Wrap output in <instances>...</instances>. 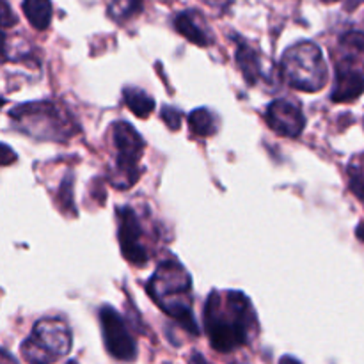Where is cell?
Returning <instances> with one entry per match:
<instances>
[{
    "label": "cell",
    "instance_id": "obj_1",
    "mask_svg": "<svg viewBox=\"0 0 364 364\" xmlns=\"http://www.w3.org/2000/svg\"><path fill=\"white\" fill-rule=\"evenodd\" d=\"M203 323L210 345L217 352H233L245 347L258 333V316L242 291H212L206 299Z\"/></svg>",
    "mask_w": 364,
    "mask_h": 364
},
{
    "label": "cell",
    "instance_id": "obj_2",
    "mask_svg": "<svg viewBox=\"0 0 364 364\" xmlns=\"http://www.w3.org/2000/svg\"><path fill=\"white\" fill-rule=\"evenodd\" d=\"M146 290H148L153 302L166 315L178 320L191 333H199L194 313H192L191 276H188L183 265H180L174 259H167V262L160 263V267L149 279Z\"/></svg>",
    "mask_w": 364,
    "mask_h": 364
},
{
    "label": "cell",
    "instance_id": "obj_3",
    "mask_svg": "<svg viewBox=\"0 0 364 364\" xmlns=\"http://www.w3.org/2000/svg\"><path fill=\"white\" fill-rule=\"evenodd\" d=\"M281 71L288 85L302 92L322 91L329 78L326 57L313 41H301L290 46L281 60Z\"/></svg>",
    "mask_w": 364,
    "mask_h": 364
},
{
    "label": "cell",
    "instance_id": "obj_4",
    "mask_svg": "<svg viewBox=\"0 0 364 364\" xmlns=\"http://www.w3.org/2000/svg\"><path fill=\"white\" fill-rule=\"evenodd\" d=\"M11 117L21 132L45 141H64L77 132L71 117L50 102L25 103L11 110Z\"/></svg>",
    "mask_w": 364,
    "mask_h": 364
},
{
    "label": "cell",
    "instance_id": "obj_5",
    "mask_svg": "<svg viewBox=\"0 0 364 364\" xmlns=\"http://www.w3.org/2000/svg\"><path fill=\"white\" fill-rule=\"evenodd\" d=\"M71 347L73 336L68 323L59 318H43L21 343L20 352L28 364H53L66 358Z\"/></svg>",
    "mask_w": 364,
    "mask_h": 364
},
{
    "label": "cell",
    "instance_id": "obj_6",
    "mask_svg": "<svg viewBox=\"0 0 364 364\" xmlns=\"http://www.w3.org/2000/svg\"><path fill=\"white\" fill-rule=\"evenodd\" d=\"M114 146L117 151L116 173L121 176L117 187L128 188L141 176L139 162H141L142 151H144V141L130 123L117 121L114 124Z\"/></svg>",
    "mask_w": 364,
    "mask_h": 364
},
{
    "label": "cell",
    "instance_id": "obj_7",
    "mask_svg": "<svg viewBox=\"0 0 364 364\" xmlns=\"http://www.w3.org/2000/svg\"><path fill=\"white\" fill-rule=\"evenodd\" d=\"M100 326H102L103 343L107 352L117 361H134L137 358V345L128 331L123 316L110 306L100 309Z\"/></svg>",
    "mask_w": 364,
    "mask_h": 364
},
{
    "label": "cell",
    "instance_id": "obj_8",
    "mask_svg": "<svg viewBox=\"0 0 364 364\" xmlns=\"http://www.w3.org/2000/svg\"><path fill=\"white\" fill-rule=\"evenodd\" d=\"M117 223H119V226H117V237H119L123 258L135 267L146 265L149 256L144 247V242H142L144 233H142L139 217L135 215L134 210L123 206V208L117 210Z\"/></svg>",
    "mask_w": 364,
    "mask_h": 364
},
{
    "label": "cell",
    "instance_id": "obj_9",
    "mask_svg": "<svg viewBox=\"0 0 364 364\" xmlns=\"http://www.w3.org/2000/svg\"><path fill=\"white\" fill-rule=\"evenodd\" d=\"M265 117L269 127L284 137H299L306 127V117L301 107L290 100H274L267 109Z\"/></svg>",
    "mask_w": 364,
    "mask_h": 364
},
{
    "label": "cell",
    "instance_id": "obj_10",
    "mask_svg": "<svg viewBox=\"0 0 364 364\" xmlns=\"http://www.w3.org/2000/svg\"><path fill=\"white\" fill-rule=\"evenodd\" d=\"M364 92V73L359 68L348 64H338L331 100L336 103H347L358 100Z\"/></svg>",
    "mask_w": 364,
    "mask_h": 364
},
{
    "label": "cell",
    "instance_id": "obj_11",
    "mask_svg": "<svg viewBox=\"0 0 364 364\" xmlns=\"http://www.w3.org/2000/svg\"><path fill=\"white\" fill-rule=\"evenodd\" d=\"M174 28L198 46H208L213 41V36L206 25L205 18L198 11H183L174 18Z\"/></svg>",
    "mask_w": 364,
    "mask_h": 364
},
{
    "label": "cell",
    "instance_id": "obj_12",
    "mask_svg": "<svg viewBox=\"0 0 364 364\" xmlns=\"http://www.w3.org/2000/svg\"><path fill=\"white\" fill-rule=\"evenodd\" d=\"M235 59H237L238 68H240L242 75H244L245 82L249 85H255L262 78L263 71L262 64H259V57L256 53V50L251 48L247 43L237 39V53H235Z\"/></svg>",
    "mask_w": 364,
    "mask_h": 364
},
{
    "label": "cell",
    "instance_id": "obj_13",
    "mask_svg": "<svg viewBox=\"0 0 364 364\" xmlns=\"http://www.w3.org/2000/svg\"><path fill=\"white\" fill-rule=\"evenodd\" d=\"M341 64L359 68L364 66V34L358 31H350L341 36Z\"/></svg>",
    "mask_w": 364,
    "mask_h": 364
},
{
    "label": "cell",
    "instance_id": "obj_14",
    "mask_svg": "<svg viewBox=\"0 0 364 364\" xmlns=\"http://www.w3.org/2000/svg\"><path fill=\"white\" fill-rule=\"evenodd\" d=\"M25 18L36 31H45L52 21V2L50 0H23L21 2Z\"/></svg>",
    "mask_w": 364,
    "mask_h": 364
},
{
    "label": "cell",
    "instance_id": "obj_15",
    "mask_svg": "<svg viewBox=\"0 0 364 364\" xmlns=\"http://www.w3.org/2000/svg\"><path fill=\"white\" fill-rule=\"evenodd\" d=\"M124 102L137 117H148L155 109V100L137 87H124Z\"/></svg>",
    "mask_w": 364,
    "mask_h": 364
},
{
    "label": "cell",
    "instance_id": "obj_16",
    "mask_svg": "<svg viewBox=\"0 0 364 364\" xmlns=\"http://www.w3.org/2000/svg\"><path fill=\"white\" fill-rule=\"evenodd\" d=\"M142 9H144V0H112L109 4V16L117 23H124L127 20L141 14Z\"/></svg>",
    "mask_w": 364,
    "mask_h": 364
},
{
    "label": "cell",
    "instance_id": "obj_17",
    "mask_svg": "<svg viewBox=\"0 0 364 364\" xmlns=\"http://www.w3.org/2000/svg\"><path fill=\"white\" fill-rule=\"evenodd\" d=\"M188 127L199 137H210L217 130L215 117L208 109H196L194 112L188 114Z\"/></svg>",
    "mask_w": 364,
    "mask_h": 364
},
{
    "label": "cell",
    "instance_id": "obj_18",
    "mask_svg": "<svg viewBox=\"0 0 364 364\" xmlns=\"http://www.w3.org/2000/svg\"><path fill=\"white\" fill-rule=\"evenodd\" d=\"M350 188L355 198L364 205V174L359 169H350Z\"/></svg>",
    "mask_w": 364,
    "mask_h": 364
},
{
    "label": "cell",
    "instance_id": "obj_19",
    "mask_svg": "<svg viewBox=\"0 0 364 364\" xmlns=\"http://www.w3.org/2000/svg\"><path fill=\"white\" fill-rule=\"evenodd\" d=\"M59 201L63 205V208L66 210H75L73 206V181H70V178H66L59 191Z\"/></svg>",
    "mask_w": 364,
    "mask_h": 364
},
{
    "label": "cell",
    "instance_id": "obj_20",
    "mask_svg": "<svg viewBox=\"0 0 364 364\" xmlns=\"http://www.w3.org/2000/svg\"><path fill=\"white\" fill-rule=\"evenodd\" d=\"M160 116H162V119L166 121V124L169 128H173V130H178V128H180L181 116H180V112H178L176 109H169V107H164L162 114H160Z\"/></svg>",
    "mask_w": 364,
    "mask_h": 364
},
{
    "label": "cell",
    "instance_id": "obj_21",
    "mask_svg": "<svg viewBox=\"0 0 364 364\" xmlns=\"http://www.w3.org/2000/svg\"><path fill=\"white\" fill-rule=\"evenodd\" d=\"M2 7H4V16H2L4 27H6V28L13 27V25L16 23V16H14V14L11 13V7H9V4L6 2V0H4V2H2Z\"/></svg>",
    "mask_w": 364,
    "mask_h": 364
},
{
    "label": "cell",
    "instance_id": "obj_22",
    "mask_svg": "<svg viewBox=\"0 0 364 364\" xmlns=\"http://www.w3.org/2000/svg\"><path fill=\"white\" fill-rule=\"evenodd\" d=\"M205 4H208L210 7H219V9H226L230 0H203Z\"/></svg>",
    "mask_w": 364,
    "mask_h": 364
},
{
    "label": "cell",
    "instance_id": "obj_23",
    "mask_svg": "<svg viewBox=\"0 0 364 364\" xmlns=\"http://www.w3.org/2000/svg\"><path fill=\"white\" fill-rule=\"evenodd\" d=\"M188 364H210L208 361H206L205 355L198 354V352H194V354L191 355V361H188Z\"/></svg>",
    "mask_w": 364,
    "mask_h": 364
},
{
    "label": "cell",
    "instance_id": "obj_24",
    "mask_svg": "<svg viewBox=\"0 0 364 364\" xmlns=\"http://www.w3.org/2000/svg\"><path fill=\"white\" fill-rule=\"evenodd\" d=\"M279 364H302V363H299L297 359L291 358V355H284V358H281Z\"/></svg>",
    "mask_w": 364,
    "mask_h": 364
},
{
    "label": "cell",
    "instance_id": "obj_25",
    "mask_svg": "<svg viewBox=\"0 0 364 364\" xmlns=\"http://www.w3.org/2000/svg\"><path fill=\"white\" fill-rule=\"evenodd\" d=\"M355 233H358L359 240H361V242H364V223H361V226H359V228H358V231H355Z\"/></svg>",
    "mask_w": 364,
    "mask_h": 364
},
{
    "label": "cell",
    "instance_id": "obj_26",
    "mask_svg": "<svg viewBox=\"0 0 364 364\" xmlns=\"http://www.w3.org/2000/svg\"><path fill=\"white\" fill-rule=\"evenodd\" d=\"M322 2H326V4H333V2H338V0H322Z\"/></svg>",
    "mask_w": 364,
    "mask_h": 364
},
{
    "label": "cell",
    "instance_id": "obj_27",
    "mask_svg": "<svg viewBox=\"0 0 364 364\" xmlns=\"http://www.w3.org/2000/svg\"><path fill=\"white\" fill-rule=\"evenodd\" d=\"M68 364H77V363H73V361H71V363H68Z\"/></svg>",
    "mask_w": 364,
    "mask_h": 364
}]
</instances>
